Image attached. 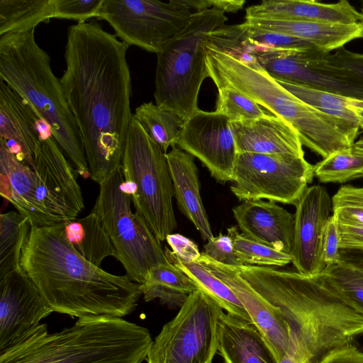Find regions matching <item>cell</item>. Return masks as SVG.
Returning <instances> with one entry per match:
<instances>
[{
	"label": "cell",
	"instance_id": "cell-36",
	"mask_svg": "<svg viewBox=\"0 0 363 363\" xmlns=\"http://www.w3.org/2000/svg\"><path fill=\"white\" fill-rule=\"evenodd\" d=\"M244 40L253 48L256 55L270 50L305 51L319 49L311 43L289 35L239 24Z\"/></svg>",
	"mask_w": 363,
	"mask_h": 363
},
{
	"label": "cell",
	"instance_id": "cell-28",
	"mask_svg": "<svg viewBox=\"0 0 363 363\" xmlns=\"http://www.w3.org/2000/svg\"><path fill=\"white\" fill-rule=\"evenodd\" d=\"M168 260L183 271L195 283L197 289L210 296L228 313L252 323L247 312L231 289L202 264L182 262L165 247Z\"/></svg>",
	"mask_w": 363,
	"mask_h": 363
},
{
	"label": "cell",
	"instance_id": "cell-40",
	"mask_svg": "<svg viewBox=\"0 0 363 363\" xmlns=\"http://www.w3.org/2000/svg\"><path fill=\"white\" fill-rule=\"evenodd\" d=\"M203 252L213 260L228 266H241L233 250L232 240L228 235L220 233L208 240L203 246Z\"/></svg>",
	"mask_w": 363,
	"mask_h": 363
},
{
	"label": "cell",
	"instance_id": "cell-32",
	"mask_svg": "<svg viewBox=\"0 0 363 363\" xmlns=\"http://www.w3.org/2000/svg\"><path fill=\"white\" fill-rule=\"evenodd\" d=\"M32 224L14 211L0 216V279L21 267L23 245Z\"/></svg>",
	"mask_w": 363,
	"mask_h": 363
},
{
	"label": "cell",
	"instance_id": "cell-45",
	"mask_svg": "<svg viewBox=\"0 0 363 363\" xmlns=\"http://www.w3.org/2000/svg\"><path fill=\"white\" fill-rule=\"evenodd\" d=\"M341 250H363V225L339 223Z\"/></svg>",
	"mask_w": 363,
	"mask_h": 363
},
{
	"label": "cell",
	"instance_id": "cell-29",
	"mask_svg": "<svg viewBox=\"0 0 363 363\" xmlns=\"http://www.w3.org/2000/svg\"><path fill=\"white\" fill-rule=\"evenodd\" d=\"M133 118L165 154L169 147L177 145L186 121L177 111L152 102L138 106Z\"/></svg>",
	"mask_w": 363,
	"mask_h": 363
},
{
	"label": "cell",
	"instance_id": "cell-10",
	"mask_svg": "<svg viewBox=\"0 0 363 363\" xmlns=\"http://www.w3.org/2000/svg\"><path fill=\"white\" fill-rule=\"evenodd\" d=\"M124 177L120 167L99 184L100 191L91 212L104 225L115 250V257L122 264L128 277L141 284L155 266L168 263L160 241L143 217L133 213L130 195L121 188Z\"/></svg>",
	"mask_w": 363,
	"mask_h": 363
},
{
	"label": "cell",
	"instance_id": "cell-25",
	"mask_svg": "<svg viewBox=\"0 0 363 363\" xmlns=\"http://www.w3.org/2000/svg\"><path fill=\"white\" fill-rule=\"evenodd\" d=\"M245 23L254 28L303 39L328 52L352 40L363 38V26L359 23L341 24L264 18H246Z\"/></svg>",
	"mask_w": 363,
	"mask_h": 363
},
{
	"label": "cell",
	"instance_id": "cell-27",
	"mask_svg": "<svg viewBox=\"0 0 363 363\" xmlns=\"http://www.w3.org/2000/svg\"><path fill=\"white\" fill-rule=\"evenodd\" d=\"M145 301L158 299L169 308H180L197 289L195 283L183 271L169 262L153 267L140 284Z\"/></svg>",
	"mask_w": 363,
	"mask_h": 363
},
{
	"label": "cell",
	"instance_id": "cell-48",
	"mask_svg": "<svg viewBox=\"0 0 363 363\" xmlns=\"http://www.w3.org/2000/svg\"><path fill=\"white\" fill-rule=\"evenodd\" d=\"M279 363H311L303 356L298 353L289 350L283 357V359Z\"/></svg>",
	"mask_w": 363,
	"mask_h": 363
},
{
	"label": "cell",
	"instance_id": "cell-51",
	"mask_svg": "<svg viewBox=\"0 0 363 363\" xmlns=\"http://www.w3.org/2000/svg\"><path fill=\"white\" fill-rule=\"evenodd\" d=\"M358 23L363 26V5L361 11L358 13Z\"/></svg>",
	"mask_w": 363,
	"mask_h": 363
},
{
	"label": "cell",
	"instance_id": "cell-20",
	"mask_svg": "<svg viewBox=\"0 0 363 363\" xmlns=\"http://www.w3.org/2000/svg\"><path fill=\"white\" fill-rule=\"evenodd\" d=\"M241 233L249 238L291 254L294 215L274 201H242L233 208Z\"/></svg>",
	"mask_w": 363,
	"mask_h": 363
},
{
	"label": "cell",
	"instance_id": "cell-2",
	"mask_svg": "<svg viewBox=\"0 0 363 363\" xmlns=\"http://www.w3.org/2000/svg\"><path fill=\"white\" fill-rule=\"evenodd\" d=\"M21 267L54 312L71 317L123 318L143 295L140 284L127 275L110 274L82 257L65 239L62 223L31 226Z\"/></svg>",
	"mask_w": 363,
	"mask_h": 363
},
{
	"label": "cell",
	"instance_id": "cell-7",
	"mask_svg": "<svg viewBox=\"0 0 363 363\" xmlns=\"http://www.w3.org/2000/svg\"><path fill=\"white\" fill-rule=\"evenodd\" d=\"M204 48L208 77L217 88L235 89L284 120L297 132L302 145L313 152L323 150L333 141L337 128L333 117L296 97L262 67H252L208 40Z\"/></svg>",
	"mask_w": 363,
	"mask_h": 363
},
{
	"label": "cell",
	"instance_id": "cell-35",
	"mask_svg": "<svg viewBox=\"0 0 363 363\" xmlns=\"http://www.w3.org/2000/svg\"><path fill=\"white\" fill-rule=\"evenodd\" d=\"M349 306L363 315V272L342 262L326 267L320 274Z\"/></svg>",
	"mask_w": 363,
	"mask_h": 363
},
{
	"label": "cell",
	"instance_id": "cell-8",
	"mask_svg": "<svg viewBox=\"0 0 363 363\" xmlns=\"http://www.w3.org/2000/svg\"><path fill=\"white\" fill-rule=\"evenodd\" d=\"M227 19L225 12L215 7L196 11L187 26L157 54V105L172 109L186 120L199 109L200 88L208 77L204 45Z\"/></svg>",
	"mask_w": 363,
	"mask_h": 363
},
{
	"label": "cell",
	"instance_id": "cell-33",
	"mask_svg": "<svg viewBox=\"0 0 363 363\" xmlns=\"http://www.w3.org/2000/svg\"><path fill=\"white\" fill-rule=\"evenodd\" d=\"M314 175L322 183H345L363 177V152L353 145L336 151L314 165Z\"/></svg>",
	"mask_w": 363,
	"mask_h": 363
},
{
	"label": "cell",
	"instance_id": "cell-11",
	"mask_svg": "<svg viewBox=\"0 0 363 363\" xmlns=\"http://www.w3.org/2000/svg\"><path fill=\"white\" fill-rule=\"evenodd\" d=\"M223 309L199 289L152 340L147 363H212L218 352V323Z\"/></svg>",
	"mask_w": 363,
	"mask_h": 363
},
{
	"label": "cell",
	"instance_id": "cell-43",
	"mask_svg": "<svg viewBox=\"0 0 363 363\" xmlns=\"http://www.w3.org/2000/svg\"><path fill=\"white\" fill-rule=\"evenodd\" d=\"M327 59L331 64L347 69L363 79V54L350 51L343 46L333 54L328 52Z\"/></svg>",
	"mask_w": 363,
	"mask_h": 363
},
{
	"label": "cell",
	"instance_id": "cell-50",
	"mask_svg": "<svg viewBox=\"0 0 363 363\" xmlns=\"http://www.w3.org/2000/svg\"><path fill=\"white\" fill-rule=\"evenodd\" d=\"M353 146L358 150L363 152V138L354 142Z\"/></svg>",
	"mask_w": 363,
	"mask_h": 363
},
{
	"label": "cell",
	"instance_id": "cell-21",
	"mask_svg": "<svg viewBox=\"0 0 363 363\" xmlns=\"http://www.w3.org/2000/svg\"><path fill=\"white\" fill-rule=\"evenodd\" d=\"M238 153L304 157L298 134L286 121L268 113L255 120L230 122Z\"/></svg>",
	"mask_w": 363,
	"mask_h": 363
},
{
	"label": "cell",
	"instance_id": "cell-37",
	"mask_svg": "<svg viewBox=\"0 0 363 363\" xmlns=\"http://www.w3.org/2000/svg\"><path fill=\"white\" fill-rule=\"evenodd\" d=\"M217 89L216 111L226 116L230 122L255 120L268 114L257 102L239 91L228 86Z\"/></svg>",
	"mask_w": 363,
	"mask_h": 363
},
{
	"label": "cell",
	"instance_id": "cell-46",
	"mask_svg": "<svg viewBox=\"0 0 363 363\" xmlns=\"http://www.w3.org/2000/svg\"><path fill=\"white\" fill-rule=\"evenodd\" d=\"M245 3L243 0H197V6L199 11L215 7L224 12H236Z\"/></svg>",
	"mask_w": 363,
	"mask_h": 363
},
{
	"label": "cell",
	"instance_id": "cell-44",
	"mask_svg": "<svg viewBox=\"0 0 363 363\" xmlns=\"http://www.w3.org/2000/svg\"><path fill=\"white\" fill-rule=\"evenodd\" d=\"M315 363H363V350L354 345L335 350Z\"/></svg>",
	"mask_w": 363,
	"mask_h": 363
},
{
	"label": "cell",
	"instance_id": "cell-4",
	"mask_svg": "<svg viewBox=\"0 0 363 363\" xmlns=\"http://www.w3.org/2000/svg\"><path fill=\"white\" fill-rule=\"evenodd\" d=\"M152 342L146 328L123 318L86 316L54 333L40 323L0 350V363H142Z\"/></svg>",
	"mask_w": 363,
	"mask_h": 363
},
{
	"label": "cell",
	"instance_id": "cell-1",
	"mask_svg": "<svg viewBox=\"0 0 363 363\" xmlns=\"http://www.w3.org/2000/svg\"><path fill=\"white\" fill-rule=\"evenodd\" d=\"M129 45L96 20L68 28L60 79L79 130L89 177L101 184L121 167L133 115Z\"/></svg>",
	"mask_w": 363,
	"mask_h": 363
},
{
	"label": "cell",
	"instance_id": "cell-3",
	"mask_svg": "<svg viewBox=\"0 0 363 363\" xmlns=\"http://www.w3.org/2000/svg\"><path fill=\"white\" fill-rule=\"evenodd\" d=\"M270 304L278 308L290 330L293 350L315 363L328 353L354 345L363 335V315L346 303L320 275L271 267H235Z\"/></svg>",
	"mask_w": 363,
	"mask_h": 363
},
{
	"label": "cell",
	"instance_id": "cell-23",
	"mask_svg": "<svg viewBox=\"0 0 363 363\" xmlns=\"http://www.w3.org/2000/svg\"><path fill=\"white\" fill-rule=\"evenodd\" d=\"M165 156L178 208L204 240H211L213 235L200 194L199 172L194 157L176 145L172 147Z\"/></svg>",
	"mask_w": 363,
	"mask_h": 363
},
{
	"label": "cell",
	"instance_id": "cell-12",
	"mask_svg": "<svg viewBox=\"0 0 363 363\" xmlns=\"http://www.w3.org/2000/svg\"><path fill=\"white\" fill-rule=\"evenodd\" d=\"M194 13L189 0H104L99 19L107 21L128 45L157 54Z\"/></svg>",
	"mask_w": 363,
	"mask_h": 363
},
{
	"label": "cell",
	"instance_id": "cell-14",
	"mask_svg": "<svg viewBox=\"0 0 363 363\" xmlns=\"http://www.w3.org/2000/svg\"><path fill=\"white\" fill-rule=\"evenodd\" d=\"M328 54L320 49L270 50L256 57L261 67L277 81L363 101V79L331 64Z\"/></svg>",
	"mask_w": 363,
	"mask_h": 363
},
{
	"label": "cell",
	"instance_id": "cell-15",
	"mask_svg": "<svg viewBox=\"0 0 363 363\" xmlns=\"http://www.w3.org/2000/svg\"><path fill=\"white\" fill-rule=\"evenodd\" d=\"M177 145L198 158L218 182H233L238 151L226 116L199 109L186 120Z\"/></svg>",
	"mask_w": 363,
	"mask_h": 363
},
{
	"label": "cell",
	"instance_id": "cell-17",
	"mask_svg": "<svg viewBox=\"0 0 363 363\" xmlns=\"http://www.w3.org/2000/svg\"><path fill=\"white\" fill-rule=\"evenodd\" d=\"M53 310L21 267L0 279V350L40 324Z\"/></svg>",
	"mask_w": 363,
	"mask_h": 363
},
{
	"label": "cell",
	"instance_id": "cell-39",
	"mask_svg": "<svg viewBox=\"0 0 363 363\" xmlns=\"http://www.w3.org/2000/svg\"><path fill=\"white\" fill-rule=\"evenodd\" d=\"M104 0H54L55 18L87 21L99 19Z\"/></svg>",
	"mask_w": 363,
	"mask_h": 363
},
{
	"label": "cell",
	"instance_id": "cell-30",
	"mask_svg": "<svg viewBox=\"0 0 363 363\" xmlns=\"http://www.w3.org/2000/svg\"><path fill=\"white\" fill-rule=\"evenodd\" d=\"M51 18L54 0H0V35L29 30Z\"/></svg>",
	"mask_w": 363,
	"mask_h": 363
},
{
	"label": "cell",
	"instance_id": "cell-24",
	"mask_svg": "<svg viewBox=\"0 0 363 363\" xmlns=\"http://www.w3.org/2000/svg\"><path fill=\"white\" fill-rule=\"evenodd\" d=\"M218 352L223 363H278L254 324L224 312L218 323Z\"/></svg>",
	"mask_w": 363,
	"mask_h": 363
},
{
	"label": "cell",
	"instance_id": "cell-31",
	"mask_svg": "<svg viewBox=\"0 0 363 363\" xmlns=\"http://www.w3.org/2000/svg\"><path fill=\"white\" fill-rule=\"evenodd\" d=\"M277 82L306 104L357 130L360 128L355 109L357 107H363V101L298 84L281 81Z\"/></svg>",
	"mask_w": 363,
	"mask_h": 363
},
{
	"label": "cell",
	"instance_id": "cell-49",
	"mask_svg": "<svg viewBox=\"0 0 363 363\" xmlns=\"http://www.w3.org/2000/svg\"><path fill=\"white\" fill-rule=\"evenodd\" d=\"M355 112L358 118L359 128L363 129V107H357Z\"/></svg>",
	"mask_w": 363,
	"mask_h": 363
},
{
	"label": "cell",
	"instance_id": "cell-41",
	"mask_svg": "<svg viewBox=\"0 0 363 363\" xmlns=\"http://www.w3.org/2000/svg\"><path fill=\"white\" fill-rule=\"evenodd\" d=\"M323 259L326 267L340 262L339 222L332 214L328 219L323 239Z\"/></svg>",
	"mask_w": 363,
	"mask_h": 363
},
{
	"label": "cell",
	"instance_id": "cell-5",
	"mask_svg": "<svg viewBox=\"0 0 363 363\" xmlns=\"http://www.w3.org/2000/svg\"><path fill=\"white\" fill-rule=\"evenodd\" d=\"M0 78L48 127L77 173L89 177L79 130L50 56L35 40V28L0 35Z\"/></svg>",
	"mask_w": 363,
	"mask_h": 363
},
{
	"label": "cell",
	"instance_id": "cell-18",
	"mask_svg": "<svg viewBox=\"0 0 363 363\" xmlns=\"http://www.w3.org/2000/svg\"><path fill=\"white\" fill-rule=\"evenodd\" d=\"M228 285L260 331L279 363L290 345V330L280 310L259 295L238 273L235 267L218 263L201 252L196 261Z\"/></svg>",
	"mask_w": 363,
	"mask_h": 363
},
{
	"label": "cell",
	"instance_id": "cell-19",
	"mask_svg": "<svg viewBox=\"0 0 363 363\" xmlns=\"http://www.w3.org/2000/svg\"><path fill=\"white\" fill-rule=\"evenodd\" d=\"M39 120L29 104L0 79V141L31 168L46 138L39 130Z\"/></svg>",
	"mask_w": 363,
	"mask_h": 363
},
{
	"label": "cell",
	"instance_id": "cell-9",
	"mask_svg": "<svg viewBox=\"0 0 363 363\" xmlns=\"http://www.w3.org/2000/svg\"><path fill=\"white\" fill-rule=\"evenodd\" d=\"M122 190L160 241L177 228L174 189L165 153L133 117L121 157Z\"/></svg>",
	"mask_w": 363,
	"mask_h": 363
},
{
	"label": "cell",
	"instance_id": "cell-16",
	"mask_svg": "<svg viewBox=\"0 0 363 363\" xmlns=\"http://www.w3.org/2000/svg\"><path fill=\"white\" fill-rule=\"evenodd\" d=\"M295 206L291 262L302 274L319 276L326 268L323 239L333 214L332 197L325 186L313 185L305 190Z\"/></svg>",
	"mask_w": 363,
	"mask_h": 363
},
{
	"label": "cell",
	"instance_id": "cell-13",
	"mask_svg": "<svg viewBox=\"0 0 363 363\" xmlns=\"http://www.w3.org/2000/svg\"><path fill=\"white\" fill-rule=\"evenodd\" d=\"M314 165L287 155L238 153L230 190L240 201L296 205L311 183Z\"/></svg>",
	"mask_w": 363,
	"mask_h": 363
},
{
	"label": "cell",
	"instance_id": "cell-6",
	"mask_svg": "<svg viewBox=\"0 0 363 363\" xmlns=\"http://www.w3.org/2000/svg\"><path fill=\"white\" fill-rule=\"evenodd\" d=\"M33 168L0 141L1 195L32 225L76 219L84 204L74 170L52 135L43 140Z\"/></svg>",
	"mask_w": 363,
	"mask_h": 363
},
{
	"label": "cell",
	"instance_id": "cell-38",
	"mask_svg": "<svg viewBox=\"0 0 363 363\" xmlns=\"http://www.w3.org/2000/svg\"><path fill=\"white\" fill-rule=\"evenodd\" d=\"M332 203L339 223L363 225V187L341 186L332 196Z\"/></svg>",
	"mask_w": 363,
	"mask_h": 363
},
{
	"label": "cell",
	"instance_id": "cell-34",
	"mask_svg": "<svg viewBox=\"0 0 363 363\" xmlns=\"http://www.w3.org/2000/svg\"><path fill=\"white\" fill-rule=\"evenodd\" d=\"M235 255L242 265L284 267L291 262V254L285 253L239 233L238 226L228 228Z\"/></svg>",
	"mask_w": 363,
	"mask_h": 363
},
{
	"label": "cell",
	"instance_id": "cell-22",
	"mask_svg": "<svg viewBox=\"0 0 363 363\" xmlns=\"http://www.w3.org/2000/svg\"><path fill=\"white\" fill-rule=\"evenodd\" d=\"M359 12L346 0L324 4L314 0H265L246 9L245 18H264L352 24Z\"/></svg>",
	"mask_w": 363,
	"mask_h": 363
},
{
	"label": "cell",
	"instance_id": "cell-26",
	"mask_svg": "<svg viewBox=\"0 0 363 363\" xmlns=\"http://www.w3.org/2000/svg\"><path fill=\"white\" fill-rule=\"evenodd\" d=\"M63 233L70 245L86 260L100 267L115 250L98 216L91 212L86 217L62 223Z\"/></svg>",
	"mask_w": 363,
	"mask_h": 363
},
{
	"label": "cell",
	"instance_id": "cell-47",
	"mask_svg": "<svg viewBox=\"0 0 363 363\" xmlns=\"http://www.w3.org/2000/svg\"><path fill=\"white\" fill-rule=\"evenodd\" d=\"M340 262L363 272V250H341Z\"/></svg>",
	"mask_w": 363,
	"mask_h": 363
},
{
	"label": "cell",
	"instance_id": "cell-42",
	"mask_svg": "<svg viewBox=\"0 0 363 363\" xmlns=\"http://www.w3.org/2000/svg\"><path fill=\"white\" fill-rule=\"evenodd\" d=\"M172 249V253L182 262H194L201 257L197 245L191 240L179 233H171L165 240Z\"/></svg>",
	"mask_w": 363,
	"mask_h": 363
}]
</instances>
